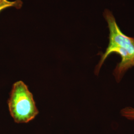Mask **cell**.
Returning a JSON list of instances; mask_svg holds the SVG:
<instances>
[{"label": "cell", "mask_w": 134, "mask_h": 134, "mask_svg": "<svg viewBox=\"0 0 134 134\" xmlns=\"http://www.w3.org/2000/svg\"><path fill=\"white\" fill-rule=\"evenodd\" d=\"M103 16L109 31V43L105 51L101 55L94 72L96 75H98L106 59L111 54L116 53L120 55L121 60L116 65L113 74L115 80L119 82L126 72L134 67V37H129L123 33L110 10L105 9Z\"/></svg>", "instance_id": "cell-1"}, {"label": "cell", "mask_w": 134, "mask_h": 134, "mask_svg": "<svg viewBox=\"0 0 134 134\" xmlns=\"http://www.w3.org/2000/svg\"><path fill=\"white\" fill-rule=\"evenodd\" d=\"M10 114L17 123H27L38 114L32 94L23 81L13 85L8 100Z\"/></svg>", "instance_id": "cell-2"}, {"label": "cell", "mask_w": 134, "mask_h": 134, "mask_svg": "<svg viewBox=\"0 0 134 134\" xmlns=\"http://www.w3.org/2000/svg\"><path fill=\"white\" fill-rule=\"evenodd\" d=\"M23 3L21 0H15L10 1L9 0H0V12L3 10L9 8H14L19 9L22 7Z\"/></svg>", "instance_id": "cell-3"}, {"label": "cell", "mask_w": 134, "mask_h": 134, "mask_svg": "<svg viewBox=\"0 0 134 134\" xmlns=\"http://www.w3.org/2000/svg\"><path fill=\"white\" fill-rule=\"evenodd\" d=\"M121 114L127 119L134 120V108L132 107H127L121 110Z\"/></svg>", "instance_id": "cell-4"}]
</instances>
